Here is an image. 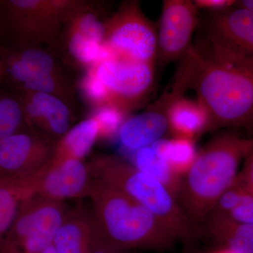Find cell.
I'll return each instance as SVG.
<instances>
[{"label": "cell", "mask_w": 253, "mask_h": 253, "mask_svg": "<svg viewBox=\"0 0 253 253\" xmlns=\"http://www.w3.org/2000/svg\"><path fill=\"white\" fill-rule=\"evenodd\" d=\"M126 115L127 113L111 105H106L93 111L91 116L94 118L99 127L98 139L110 140L118 136Z\"/></svg>", "instance_id": "cell-26"}, {"label": "cell", "mask_w": 253, "mask_h": 253, "mask_svg": "<svg viewBox=\"0 0 253 253\" xmlns=\"http://www.w3.org/2000/svg\"><path fill=\"white\" fill-rule=\"evenodd\" d=\"M93 212L104 241L123 251L164 253L176 241L149 210L111 184L94 179Z\"/></svg>", "instance_id": "cell-3"}, {"label": "cell", "mask_w": 253, "mask_h": 253, "mask_svg": "<svg viewBox=\"0 0 253 253\" xmlns=\"http://www.w3.org/2000/svg\"><path fill=\"white\" fill-rule=\"evenodd\" d=\"M198 21V8L194 1H163L157 31V59L161 66L185 56L192 45L191 39Z\"/></svg>", "instance_id": "cell-11"}, {"label": "cell", "mask_w": 253, "mask_h": 253, "mask_svg": "<svg viewBox=\"0 0 253 253\" xmlns=\"http://www.w3.org/2000/svg\"><path fill=\"white\" fill-rule=\"evenodd\" d=\"M169 140L166 161L173 172L183 176L192 166L197 156L194 141L182 138H172Z\"/></svg>", "instance_id": "cell-25"}, {"label": "cell", "mask_w": 253, "mask_h": 253, "mask_svg": "<svg viewBox=\"0 0 253 253\" xmlns=\"http://www.w3.org/2000/svg\"><path fill=\"white\" fill-rule=\"evenodd\" d=\"M59 60L46 47L4 48L0 54L1 81L12 90H21L46 76L65 74Z\"/></svg>", "instance_id": "cell-12"}, {"label": "cell", "mask_w": 253, "mask_h": 253, "mask_svg": "<svg viewBox=\"0 0 253 253\" xmlns=\"http://www.w3.org/2000/svg\"><path fill=\"white\" fill-rule=\"evenodd\" d=\"M200 227L219 249L253 253V224L238 222L211 211Z\"/></svg>", "instance_id": "cell-18"}, {"label": "cell", "mask_w": 253, "mask_h": 253, "mask_svg": "<svg viewBox=\"0 0 253 253\" xmlns=\"http://www.w3.org/2000/svg\"><path fill=\"white\" fill-rule=\"evenodd\" d=\"M85 0H0V45L51 48Z\"/></svg>", "instance_id": "cell-5"}, {"label": "cell", "mask_w": 253, "mask_h": 253, "mask_svg": "<svg viewBox=\"0 0 253 253\" xmlns=\"http://www.w3.org/2000/svg\"><path fill=\"white\" fill-rule=\"evenodd\" d=\"M204 31L218 37L253 58V11L234 5L211 12Z\"/></svg>", "instance_id": "cell-17"}, {"label": "cell", "mask_w": 253, "mask_h": 253, "mask_svg": "<svg viewBox=\"0 0 253 253\" xmlns=\"http://www.w3.org/2000/svg\"><path fill=\"white\" fill-rule=\"evenodd\" d=\"M96 1H86L63 25L62 31L49 48L59 60L71 67L88 70L110 57L104 47L105 20Z\"/></svg>", "instance_id": "cell-6"}, {"label": "cell", "mask_w": 253, "mask_h": 253, "mask_svg": "<svg viewBox=\"0 0 253 253\" xmlns=\"http://www.w3.org/2000/svg\"><path fill=\"white\" fill-rule=\"evenodd\" d=\"M236 6L244 8L253 11V0H242V1H237L236 4Z\"/></svg>", "instance_id": "cell-31"}, {"label": "cell", "mask_w": 253, "mask_h": 253, "mask_svg": "<svg viewBox=\"0 0 253 253\" xmlns=\"http://www.w3.org/2000/svg\"><path fill=\"white\" fill-rule=\"evenodd\" d=\"M238 222L253 224V196L237 178L218 200L212 211Z\"/></svg>", "instance_id": "cell-23"}, {"label": "cell", "mask_w": 253, "mask_h": 253, "mask_svg": "<svg viewBox=\"0 0 253 253\" xmlns=\"http://www.w3.org/2000/svg\"><path fill=\"white\" fill-rule=\"evenodd\" d=\"M168 126L174 138L194 140L209 130L207 113L198 101L172 96L167 110Z\"/></svg>", "instance_id": "cell-19"}, {"label": "cell", "mask_w": 253, "mask_h": 253, "mask_svg": "<svg viewBox=\"0 0 253 253\" xmlns=\"http://www.w3.org/2000/svg\"><path fill=\"white\" fill-rule=\"evenodd\" d=\"M88 166L94 179L115 186L149 210L176 241L191 246L203 235L166 186L123 158L101 155Z\"/></svg>", "instance_id": "cell-4"}, {"label": "cell", "mask_w": 253, "mask_h": 253, "mask_svg": "<svg viewBox=\"0 0 253 253\" xmlns=\"http://www.w3.org/2000/svg\"><path fill=\"white\" fill-rule=\"evenodd\" d=\"M67 212L63 202L33 196L21 206L5 234L1 253H41L52 244Z\"/></svg>", "instance_id": "cell-7"}, {"label": "cell", "mask_w": 253, "mask_h": 253, "mask_svg": "<svg viewBox=\"0 0 253 253\" xmlns=\"http://www.w3.org/2000/svg\"><path fill=\"white\" fill-rule=\"evenodd\" d=\"M21 133L33 132L26 123L19 96L13 90H0V140Z\"/></svg>", "instance_id": "cell-24"}, {"label": "cell", "mask_w": 253, "mask_h": 253, "mask_svg": "<svg viewBox=\"0 0 253 253\" xmlns=\"http://www.w3.org/2000/svg\"><path fill=\"white\" fill-rule=\"evenodd\" d=\"M94 68L107 90L109 105L127 114L140 104L154 84V63L111 56Z\"/></svg>", "instance_id": "cell-9"}, {"label": "cell", "mask_w": 253, "mask_h": 253, "mask_svg": "<svg viewBox=\"0 0 253 253\" xmlns=\"http://www.w3.org/2000/svg\"><path fill=\"white\" fill-rule=\"evenodd\" d=\"M104 45L111 56L154 63L157 59V30L143 14L138 1H125L111 17L105 20Z\"/></svg>", "instance_id": "cell-8"}, {"label": "cell", "mask_w": 253, "mask_h": 253, "mask_svg": "<svg viewBox=\"0 0 253 253\" xmlns=\"http://www.w3.org/2000/svg\"><path fill=\"white\" fill-rule=\"evenodd\" d=\"M91 253H129V252L117 249V248L111 246L103 239L99 241V244L96 245Z\"/></svg>", "instance_id": "cell-30"}, {"label": "cell", "mask_w": 253, "mask_h": 253, "mask_svg": "<svg viewBox=\"0 0 253 253\" xmlns=\"http://www.w3.org/2000/svg\"><path fill=\"white\" fill-rule=\"evenodd\" d=\"M99 127L94 118L89 117L71 128L56 143L50 166L74 159L83 161L98 139Z\"/></svg>", "instance_id": "cell-21"}, {"label": "cell", "mask_w": 253, "mask_h": 253, "mask_svg": "<svg viewBox=\"0 0 253 253\" xmlns=\"http://www.w3.org/2000/svg\"><path fill=\"white\" fill-rule=\"evenodd\" d=\"M14 91L21 99L32 132L56 143L69 130L73 111L62 100L38 91Z\"/></svg>", "instance_id": "cell-13"}, {"label": "cell", "mask_w": 253, "mask_h": 253, "mask_svg": "<svg viewBox=\"0 0 253 253\" xmlns=\"http://www.w3.org/2000/svg\"><path fill=\"white\" fill-rule=\"evenodd\" d=\"M93 182L88 164L81 160H67L49 166L41 178L37 194L58 202L89 197Z\"/></svg>", "instance_id": "cell-14"}, {"label": "cell", "mask_w": 253, "mask_h": 253, "mask_svg": "<svg viewBox=\"0 0 253 253\" xmlns=\"http://www.w3.org/2000/svg\"><path fill=\"white\" fill-rule=\"evenodd\" d=\"M41 253H58L56 252V250H55L54 246H52V244L50 245L49 246H48L46 249H44V251H42Z\"/></svg>", "instance_id": "cell-33"}, {"label": "cell", "mask_w": 253, "mask_h": 253, "mask_svg": "<svg viewBox=\"0 0 253 253\" xmlns=\"http://www.w3.org/2000/svg\"><path fill=\"white\" fill-rule=\"evenodd\" d=\"M78 88L84 101L94 111L109 105L107 90L96 75L94 67L84 72L83 77L78 82Z\"/></svg>", "instance_id": "cell-27"}, {"label": "cell", "mask_w": 253, "mask_h": 253, "mask_svg": "<svg viewBox=\"0 0 253 253\" xmlns=\"http://www.w3.org/2000/svg\"><path fill=\"white\" fill-rule=\"evenodd\" d=\"M132 161L134 167L160 181L177 200L182 176L173 172L168 163L158 157L150 146L133 153Z\"/></svg>", "instance_id": "cell-22"}, {"label": "cell", "mask_w": 253, "mask_h": 253, "mask_svg": "<svg viewBox=\"0 0 253 253\" xmlns=\"http://www.w3.org/2000/svg\"><path fill=\"white\" fill-rule=\"evenodd\" d=\"M208 253H241L239 252H236V251H231L229 249H219L217 251H213V252Z\"/></svg>", "instance_id": "cell-32"}, {"label": "cell", "mask_w": 253, "mask_h": 253, "mask_svg": "<svg viewBox=\"0 0 253 253\" xmlns=\"http://www.w3.org/2000/svg\"><path fill=\"white\" fill-rule=\"evenodd\" d=\"M0 81H1V70H0Z\"/></svg>", "instance_id": "cell-35"}, {"label": "cell", "mask_w": 253, "mask_h": 253, "mask_svg": "<svg viewBox=\"0 0 253 253\" xmlns=\"http://www.w3.org/2000/svg\"><path fill=\"white\" fill-rule=\"evenodd\" d=\"M253 141L233 131H224L197 153L192 166L182 176L177 198L196 225H201L219 198L234 184Z\"/></svg>", "instance_id": "cell-2"}, {"label": "cell", "mask_w": 253, "mask_h": 253, "mask_svg": "<svg viewBox=\"0 0 253 253\" xmlns=\"http://www.w3.org/2000/svg\"><path fill=\"white\" fill-rule=\"evenodd\" d=\"M4 49V47H3V46H1L0 45V54H1V51H2V50Z\"/></svg>", "instance_id": "cell-34"}, {"label": "cell", "mask_w": 253, "mask_h": 253, "mask_svg": "<svg viewBox=\"0 0 253 253\" xmlns=\"http://www.w3.org/2000/svg\"><path fill=\"white\" fill-rule=\"evenodd\" d=\"M43 174L22 178H0V238L16 219L21 206L38 194Z\"/></svg>", "instance_id": "cell-20"}, {"label": "cell", "mask_w": 253, "mask_h": 253, "mask_svg": "<svg viewBox=\"0 0 253 253\" xmlns=\"http://www.w3.org/2000/svg\"><path fill=\"white\" fill-rule=\"evenodd\" d=\"M102 239L92 209L81 204L68 211L52 246L58 253H91Z\"/></svg>", "instance_id": "cell-15"}, {"label": "cell", "mask_w": 253, "mask_h": 253, "mask_svg": "<svg viewBox=\"0 0 253 253\" xmlns=\"http://www.w3.org/2000/svg\"><path fill=\"white\" fill-rule=\"evenodd\" d=\"M237 1L234 0H196L194 1L196 7L199 9L209 10L211 12L223 11L234 6Z\"/></svg>", "instance_id": "cell-29"}, {"label": "cell", "mask_w": 253, "mask_h": 253, "mask_svg": "<svg viewBox=\"0 0 253 253\" xmlns=\"http://www.w3.org/2000/svg\"><path fill=\"white\" fill-rule=\"evenodd\" d=\"M56 143L33 133L0 140V178L39 175L49 167Z\"/></svg>", "instance_id": "cell-10"}, {"label": "cell", "mask_w": 253, "mask_h": 253, "mask_svg": "<svg viewBox=\"0 0 253 253\" xmlns=\"http://www.w3.org/2000/svg\"><path fill=\"white\" fill-rule=\"evenodd\" d=\"M169 105V98L164 94L147 111L126 118L118 133L123 147L128 152L134 153L163 138L169 129L167 118Z\"/></svg>", "instance_id": "cell-16"}, {"label": "cell", "mask_w": 253, "mask_h": 253, "mask_svg": "<svg viewBox=\"0 0 253 253\" xmlns=\"http://www.w3.org/2000/svg\"><path fill=\"white\" fill-rule=\"evenodd\" d=\"M174 78L172 92L192 89L208 117L210 129L253 133V58L204 31L192 44Z\"/></svg>", "instance_id": "cell-1"}, {"label": "cell", "mask_w": 253, "mask_h": 253, "mask_svg": "<svg viewBox=\"0 0 253 253\" xmlns=\"http://www.w3.org/2000/svg\"><path fill=\"white\" fill-rule=\"evenodd\" d=\"M244 168L239 172L237 179L253 196V141L244 159Z\"/></svg>", "instance_id": "cell-28"}]
</instances>
